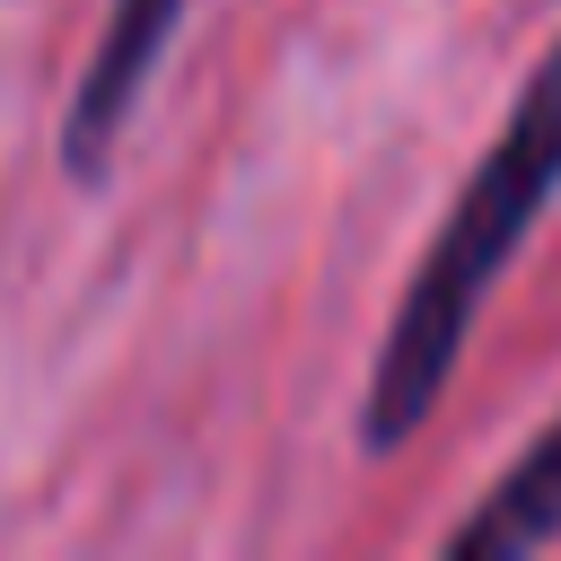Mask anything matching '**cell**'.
Masks as SVG:
<instances>
[{"instance_id": "1", "label": "cell", "mask_w": 561, "mask_h": 561, "mask_svg": "<svg viewBox=\"0 0 561 561\" xmlns=\"http://www.w3.org/2000/svg\"><path fill=\"white\" fill-rule=\"evenodd\" d=\"M552 193H561V44L543 53V70L526 79L517 114L500 123V140L482 149V167L465 175L447 228L430 237V254H421V272H412L386 342H377L368 403H359V438L377 456L403 447L438 412V394H447V377L465 359V333H473L491 280L535 237V219L552 210Z\"/></svg>"}, {"instance_id": "3", "label": "cell", "mask_w": 561, "mask_h": 561, "mask_svg": "<svg viewBox=\"0 0 561 561\" xmlns=\"http://www.w3.org/2000/svg\"><path fill=\"white\" fill-rule=\"evenodd\" d=\"M561 535V421L500 473V491L456 526V552L465 561H517V552H535V543H552Z\"/></svg>"}, {"instance_id": "2", "label": "cell", "mask_w": 561, "mask_h": 561, "mask_svg": "<svg viewBox=\"0 0 561 561\" xmlns=\"http://www.w3.org/2000/svg\"><path fill=\"white\" fill-rule=\"evenodd\" d=\"M175 26H184V0H114L105 9V35H96V53L79 70V96H70V123H61V167L79 184H96L114 167V140H123L131 105L149 96L158 53L175 44Z\"/></svg>"}]
</instances>
